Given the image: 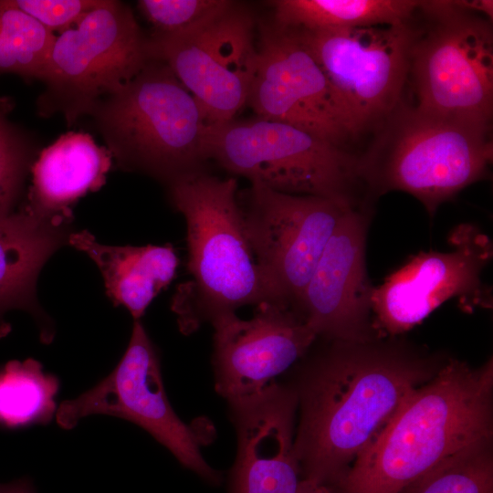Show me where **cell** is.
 <instances>
[{"mask_svg": "<svg viewBox=\"0 0 493 493\" xmlns=\"http://www.w3.org/2000/svg\"><path fill=\"white\" fill-rule=\"evenodd\" d=\"M331 345L294 387V451L302 479L332 488L380 436L408 395L435 372L425 360L374 341Z\"/></svg>", "mask_w": 493, "mask_h": 493, "instance_id": "1", "label": "cell"}, {"mask_svg": "<svg viewBox=\"0 0 493 493\" xmlns=\"http://www.w3.org/2000/svg\"><path fill=\"white\" fill-rule=\"evenodd\" d=\"M493 362L450 360L403 403L334 493H398L436 465L492 439Z\"/></svg>", "mask_w": 493, "mask_h": 493, "instance_id": "2", "label": "cell"}, {"mask_svg": "<svg viewBox=\"0 0 493 493\" xmlns=\"http://www.w3.org/2000/svg\"><path fill=\"white\" fill-rule=\"evenodd\" d=\"M169 187L172 203L185 220L192 277L178 288L173 300L180 330L190 334L246 305H286L246 238L236 179L200 170L174 179Z\"/></svg>", "mask_w": 493, "mask_h": 493, "instance_id": "3", "label": "cell"}, {"mask_svg": "<svg viewBox=\"0 0 493 493\" xmlns=\"http://www.w3.org/2000/svg\"><path fill=\"white\" fill-rule=\"evenodd\" d=\"M360 157V175L372 194L405 192L433 217L461 190L484 179L493 159L491 128L398 107Z\"/></svg>", "mask_w": 493, "mask_h": 493, "instance_id": "4", "label": "cell"}, {"mask_svg": "<svg viewBox=\"0 0 493 493\" xmlns=\"http://www.w3.org/2000/svg\"><path fill=\"white\" fill-rule=\"evenodd\" d=\"M110 154L122 165L171 183L200 171L211 123L169 67L150 58L119 91L90 112Z\"/></svg>", "mask_w": 493, "mask_h": 493, "instance_id": "5", "label": "cell"}, {"mask_svg": "<svg viewBox=\"0 0 493 493\" xmlns=\"http://www.w3.org/2000/svg\"><path fill=\"white\" fill-rule=\"evenodd\" d=\"M206 158L269 189L358 206L360 157L295 126L265 118L211 124Z\"/></svg>", "mask_w": 493, "mask_h": 493, "instance_id": "6", "label": "cell"}, {"mask_svg": "<svg viewBox=\"0 0 493 493\" xmlns=\"http://www.w3.org/2000/svg\"><path fill=\"white\" fill-rule=\"evenodd\" d=\"M427 18L417 28L410 71L417 110L491 128L493 31L485 16L453 1H421Z\"/></svg>", "mask_w": 493, "mask_h": 493, "instance_id": "7", "label": "cell"}, {"mask_svg": "<svg viewBox=\"0 0 493 493\" xmlns=\"http://www.w3.org/2000/svg\"><path fill=\"white\" fill-rule=\"evenodd\" d=\"M150 59L145 38L131 8L100 0L52 44L40 80L43 113H61L68 123L90 114L104 98L131 80Z\"/></svg>", "mask_w": 493, "mask_h": 493, "instance_id": "8", "label": "cell"}, {"mask_svg": "<svg viewBox=\"0 0 493 493\" xmlns=\"http://www.w3.org/2000/svg\"><path fill=\"white\" fill-rule=\"evenodd\" d=\"M95 414L128 420L147 431L178 462L212 486L222 482L220 471L202 455L211 442L208 422L186 424L174 412L164 390L160 358L140 320H134L128 347L111 372L75 399L58 406L56 422L65 430Z\"/></svg>", "mask_w": 493, "mask_h": 493, "instance_id": "9", "label": "cell"}, {"mask_svg": "<svg viewBox=\"0 0 493 493\" xmlns=\"http://www.w3.org/2000/svg\"><path fill=\"white\" fill-rule=\"evenodd\" d=\"M292 30L324 72L357 135L382 124L400 106L417 34L411 20L341 30Z\"/></svg>", "mask_w": 493, "mask_h": 493, "instance_id": "10", "label": "cell"}, {"mask_svg": "<svg viewBox=\"0 0 493 493\" xmlns=\"http://www.w3.org/2000/svg\"><path fill=\"white\" fill-rule=\"evenodd\" d=\"M151 58L165 63L193 95L211 124L233 120L246 104L257 49L250 14L229 1L194 29L154 34Z\"/></svg>", "mask_w": 493, "mask_h": 493, "instance_id": "11", "label": "cell"}, {"mask_svg": "<svg viewBox=\"0 0 493 493\" xmlns=\"http://www.w3.org/2000/svg\"><path fill=\"white\" fill-rule=\"evenodd\" d=\"M243 201L237 203L253 253L281 301L299 313L329 239L344 213L356 206L258 184H251Z\"/></svg>", "mask_w": 493, "mask_h": 493, "instance_id": "12", "label": "cell"}, {"mask_svg": "<svg viewBox=\"0 0 493 493\" xmlns=\"http://www.w3.org/2000/svg\"><path fill=\"white\" fill-rule=\"evenodd\" d=\"M246 105L257 117L284 122L336 145L357 136L318 62L289 28L260 26Z\"/></svg>", "mask_w": 493, "mask_h": 493, "instance_id": "13", "label": "cell"}, {"mask_svg": "<svg viewBox=\"0 0 493 493\" xmlns=\"http://www.w3.org/2000/svg\"><path fill=\"white\" fill-rule=\"evenodd\" d=\"M447 252H421L373 288L377 333L400 334L453 298L481 300V275L492 257L490 239L475 226H459Z\"/></svg>", "mask_w": 493, "mask_h": 493, "instance_id": "14", "label": "cell"}, {"mask_svg": "<svg viewBox=\"0 0 493 493\" xmlns=\"http://www.w3.org/2000/svg\"><path fill=\"white\" fill-rule=\"evenodd\" d=\"M371 218L365 204L344 213L305 288L299 313L318 338L369 342L378 336L366 267Z\"/></svg>", "mask_w": 493, "mask_h": 493, "instance_id": "15", "label": "cell"}, {"mask_svg": "<svg viewBox=\"0 0 493 493\" xmlns=\"http://www.w3.org/2000/svg\"><path fill=\"white\" fill-rule=\"evenodd\" d=\"M212 367L215 389L226 402L261 392L304 357L318 339L291 308L263 302L248 320L216 318Z\"/></svg>", "mask_w": 493, "mask_h": 493, "instance_id": "16", "label": "cell"}, {"mask_svg": "<svg viewBox=\"0 0 493 493\" xmlns=\"http://www.w3.org/2000/svg\"><path fill=\"white\" fill-rule=\"evenodd\" d=\"M227 405L237 441L228 493H297L302 477L294 451V388L273 382Z\"/></svg>", "mask_w": 493, "mask_h": 493, "instance_id": "17", "label": "cell"}, {"mask_svg": "<svg viewBox=\"0 0 493 493\" xmlns=\"http://www.w3.org/2000/svg\"><path fill=\"white\" fill-rule=\"evenodd\" d=\"M111 154L91 136L68 132L44 149L33 165L30 208L61 225L71 217L69 205L106 180Z\"/></svg>", "mask_w": 493, "mask_h": 493, "instance_id": "18", "label": "cell"}, {"mask_svg": "<svg viewBox=\"0 0 493 493\" xmlns=\"http://www.w3.org/2000/svg\"><path fill=\"white\" fill-rule=\"evenodd\" d=\"M69 243L98 265L107 294L138 320L175 276L178 257L170 245L116 246L99 243L87 231L70 235Z\"/></svg>", "mask_w": 493, "mask_h": 493, "instance_id": "19", "label": "cell"}, {"mask_svg": "<svg viewBox=\"0 0 493 493\" xmlns=\"http://www.w3.org/2000/svg\"><path fill=\"white\" fill-rule=\"evenodd\" d=\"M58 226L29 205L0 219V337L10 330L3 314L26 307L36 277L58 245Z\"/></svg>", "mask_w": 493, "mask_h": 493, "instance_id": "20", "label": "cell"}, {"mask_svg": "<svg viewBox=\"0 0 493 493\" xmlns=\"http://www.w3.org/2000/svg\"><path fill=\"white\" fill-rule=\"evenodd\" d=\"M421 1L415 0H278L276 25L290 29L330 31L410 21Z\"/></svg>", "mask_w": 493, "mask_h": 493, "instance_id": "21", "label": "cell"}, {"mask_svg": "<svg viewBox=\"0 0 493 493\" xmlns=\"http://www.w3.org/2000/svg\"><path fill=\"white\" fill-rule=\"evenodd\" d=\"M59 380L34 360L10 361L0 370V426L47 425L56 414Z\"/></svg>", "mask_w": 493, "mask_h": 493, "instance_id": "22", "label": "cell"}, {"mask_svg": "<svg viewBox=\"0 0 493 493\" xmlns=\"http://www.w3.org/2000/svg\"><path fill=\"white\" fill-rule=\"evenodd\" d=\"M55 38L13 0H0V72L40 79Z\"/></svg>", "mask_w": 493, "mask_h": 493, "instance_id": "23", "label": "cell"}, {"mask_svg": "<svg viewBox=\"0 0 493 493\" xmlns=\"http://www.w3.org/2000/svg\"><path fill=\"white\" fill-rule=\"evenodd\" d=\"M491 440L458 451L398 493H493Z\"/></svg>", "mask_w": 493, "mask_h": 493, "instance_id": "24", "label": "cell"}, {"mask_svg": "<svg viewBox=\"0 0 493 493\" xmlns=\"http://www.w3.org/2000/svg\"><path fill=\"white\" fill-rule=\"evenodd\" d=\"M227 0H141L142 14L154 26L156 34H180L195 28L213 16Z\"/></svg>", "mask_w": 493, "mask_h": 493, "instance_id": "25", "label": "cell"}, {"mask_svg": "<svg viewBox=\"0 0 493 493\" xmlns=\"http://www.w3.org/2000/svg\"><path fill=\"white\" fill-rule=\"evenodd\" d=\"M26 165L25 142L11 127L0 107V219L12 213Z\"/></svg>", "mask_w": 493, "mask_h": 493, "instance_id": "26", "label": "cell"}, {"mask_svg": "<svg viewBox=\"0 0 493 493\" xmlns=\"http://www.w3.org/2000/svg\"><path fill=\"white\" fill-rule=\"evenodd\" d=\"M100 2V0H13L17 8L53 33L69 28Z\"/></svg>", "mask_w": 493, "mask_h": 493, "instance_id": "27", "label": "cell"}, {"mask_svg": "<svg viewBox=\"0 0 493 493\" xmlns=\"http://www.w3.org/2000/svg\"><path fill=\"white\" fill-rule=\"evenodd\" d=\"M453 3L466 11L481 15L492 20L493 17V1L491 0H458Z\"/></svg>", "mask_w": 493, "mask_h": 493, "instance_id": "28", "label": "cell"}, {"mask_svg": "<svg viewBox=\"0 0 493 493\" xmlns=\"http://www.w3.org/2000/svg\"><path fill=\"white\" fill-rule=\"evenodd\" d=\"M0 493H37L30 479L22 477L2 485Z\"/></svg>", "mask_w": 493, "mask_h": 493, "instance_id": "29", "label": "cell"}, {"mask_svg": "<svg viewBox=\"0 0 493 493\" xmlns=\"http://www.w3.org/2000/svg\"><path fill=\"white\" fill-rule=\"evenodd\" d=\"M297 493H334L330 488L309 480L302 479Z\"/></svg>", "mask_w": 493, "mask_h": 493, "instance_id": "30", "label": "cell"}, {"mask_svg": "<svg viewBox=\"0 0 493 493\" xmlns=\"http://www.w3.org/2000/svg\"><path fill=\"white\" fill-rule=\"evenodd\" d=\"M2 485H3V484L0 483V491H1V488H2Z\"/></svg>", "mask_w": 493, "mask_h": 493, "instance_id": "31", "label": "cell"}]
</instances>
